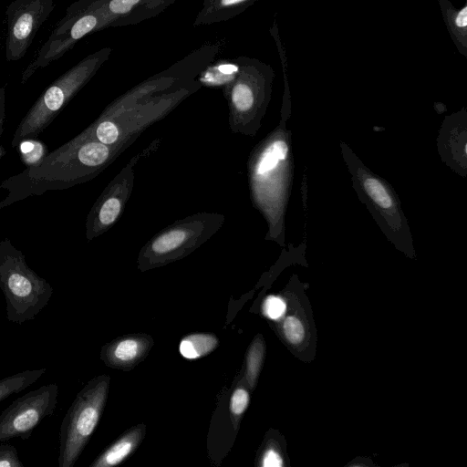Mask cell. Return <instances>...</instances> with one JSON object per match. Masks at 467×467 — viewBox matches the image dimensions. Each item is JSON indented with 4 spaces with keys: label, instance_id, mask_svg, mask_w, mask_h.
<instances>
[{
    "label": "cell",
    "instance_id": "6da1fadb",
    "mask_svg": "<svg viewBox=\"0 0 467 467\" xmlns=\"http://www.w3.org/2000/svg\"><path fill=\"white\" fill-rule=\"evenodd\" d=\"M109 157V146L75 137L48 153L38 166L26 167L5 180L0 187L7 191V195L0 202V209L27 197L90 180L107 164Z\"/></svg>",
    "mask_w": 467,
    "mask_h": 467
},
{
    "label": "cell",
    "instance_id": "7a4b0ae2",
    "mask_svg": "<svg viewBox=\"0 0 467 467\" xmlns=\"http://www.w3.org/2000/svg\"><path fill=\"white\" fill-rule=\"evenodd\" d=\"M111 52L110 47L97 50L53 81L20 121L14 133L12 147L17 146L24 139L37 137L95 76Z\"/></svg>",
    "mask_w": 467,
    "mask_h": 467
},
{
    "label": "cell",
    "instance_id": "3957f363",
    "mask_svg": "<svg viewBox=\"0 0 467 467\" xmlns=\"http://www.w3.org/2000/svg\"><path fill=\"white\" fill-rule=\"evenodd\" d=\"M234 60L237 71L225 84L224 94L229 103L232 129L244 133L248 122L260 119L267 108L275 71L270 65L254 57L241 56Z\"/></svg>",
    "mask_w": 467,
    "mask_h": 467
},
{
    "label": "cell",
    "instance_id": "277c9868",
    "mask_svg": "<svg viewBox=\"0 0 467 467\" xmlns=\"http://www.w3.org/2000/svg\"><path fill=\"white\" fill-rule=\"evenodd\" d=\"M109 27L100 0H77L66 10L47 40L22 74L25 83L38 69L59 59L85 36Z\"/></svg>",
    "mask_w": 467,
    "mask_h": 467
},
{
    "label": "cell",
    "instance_id": "5b68a950",
    "mask_svg": "<svg viewBox=\"0 0 467 467\" xmlns=\"http://www.w3.org/2000/svg\"><path fill=\"white\" fill-rule=\"evenodd\" d=\"M55 0H13L6 7L5 59L23 58L36 33L51 15Z\"/></svg>",
    "mask_w": 467,
    "mask_h": 467
},
{
    "label": "cell",
    "instance_id": "8992f818",
    "mask_svg": "<svg viewBox=\"0 0 467 467\" xmlns=\"http://www.w3.org/2000/svg\"><path fill=\"white\" fill-rule=\"evenodd\" d=\"M78 397L67 428L64 465L70 466L94 431L105 404L109 378L101 377Z\"/></svg>",
    "mask_w": 467,
    "mask_h": 467
},
{
    "label": "cell",
    "instance_id": "52a82bcc",
    "mask_svg": "<svg viewBox=\"0 0 467 467\" xmlns=\"http://www.w3.org/2000/svg\"><path fill=\"white\" fill-rule=\"evenodd\" d=\"M356 176L358 192H363L365 201L370 203L372 213L378 215L379 222L384 223L390 232L400 234L406 223L402 221L404 217L392 190L366 168H358Z\"/></svg>",
    "mask_w": 467,
    "mask_h": 467
},
{
    "label": "cell",
    "instance_id": "ba28073f",
    "mask_svg": "<svg viewBox=\"0 0 467 467\" xmlns=\"http://www.w3.org/2000/svg\"><path fill=\"white\" fill-rule=\"evenodd\" d=\"M176 0H100L109 27L139 24L160 15Z\"/></svg>",
    "mask_w": 467,
    "mask_h": 467
},
{
    "label": "cell",
    "instance_id": "9c48e42d",
    "mask_svg": "<svg viewBox=\"0 0 467 467\" xmlns=\"http://www.w3.org/2000/svg\"><path fill=\"white\" fill-rule=\"evenodd\" d=\"M151 344V338L146 335L122 337L108 347L106 362L117 368H130L146 356Z\"/></svg>",
    "mask_w": 467,
    "mask_h": 467
},
{
    "label": "cell",
    "instance_id": "30bf717a",
    "mask_svg": "<svg viewBox=\"0 0 467 467\" xmlns=\"http://www.w3.org/2000/svg\"><path fill=\"white\" fill-rule=\"evenodd\" d=\"M258 0H203L193 26H207L232 19Z\"/></svg>",
    "mask_w": 467,
    "mask_h": 467
},
{
    "label": "cell",
    "instance_id": "8fae6325",
    "mask_svg": "<svg viewBox=\"0 0 467 467\" xmlns=\"http://www.w3.org/2000/svg\"><path fill=\"white\" fill-rule=\"evenodd\" d=\"M144 433V425L129 430L99 456L93 466L111 467L119 464L135 451Z\"/></svg>",
    "mask_w": 467,
    "mask_h": 467
},
{
    "label": "cell",
    "instance_id": "7c38bea8",
    "mask_svg": "<svg viewBox=\"0 0 467 467\" xmlns=\"http://www.w3.org/2000/svg\"><path fill=\"white\" fill-rule=\"evenodd\" d=\"M447 30L460 54L467 57V3L456 8L450 0H438Z\"/></svg>",
    "mask_w": 467,
    "mask_h": 467
},
{
    "label": "cell",
    "instance_id": "4fadbf2b",
    "mask_svg": "<svg viewBox=\"0 0 467 467\" xmlns=\"http://www.w3.org/2000/svg\"><path fill=\"white\" fill-rule=\"evenodd\" d=\"M192 238L194 237L192 229L186 227V224H182L157 236L151 242L150 250L157 257H167L185 246Z\"/></svg>",
    "mask_w": 467,
    "mask_h": 467
},
{
    "label": "cell",
    "instance_id": "5bb4252c",
    "mask_svg": "<svg viewBox=\"0 0 467 467\" xmlns=\"http://www.w3.org/2000/svg\"><path fill=\"white\" fill-rule=\"evenodd\" d=\"M44 411L42 401H31L21 404L19 410L8 416L5 435L21 433L31 430L39 420Z\"/></svg>",
    "mask_w": 467,
    "mask_h": 467
},
{
    "label": "cell",
    "instance_id": "9a60e30c",
    "mask_svg": "<svg viewBox=\"0 0 467 467\" xmlns=\"http://www.w3.org/2000/svg\"><path fill=\"white\" fill-rule=\"evenodd\" d=\"M218 346V338L213 334L198 333L184 337L179 350L187 359H196L210 354Z\"/></svg>",
    "mask_w": 467,
    "mask_h": 467
},
{
    "label": "cell",
    "instance_id": "2e32d148",
    "mask_svg": "<svg viewBox=\"0 0 467 467\" xmlns=\"http://www.w3.org/2000/svg\"><path fill=\"white\" fill-rule=\"evenodd\" d=\"M265 354V343L258 335L251 344L246 356V379L251 389L255 387Z\"/></svg>",
    "mask_w": 467,
    "mask_h": 467
},
{
    "label": "cell",
    "instance_id": "e0dca14e",
    "mask_svg": "<svg viewBox=\"0 0 467 467\" xmlns=\"http://www.w3.org/2000/svg\"><path fill=\"white\" fill-rule=\"evenodd\" d=\"M21 161L26 167L38 166L48 154L46 144L36 138H26L17 145Z\"/></svg>",
    "mask_w": 467,
    "mask_h": 467
},
{
    "label": "cell",
    "instance_id": "ac0fdd59",
    "mask_svg": "<svg viewBox=\"0 0 467 467\" xmlns=\"http://www.w3.org/2000/svg\"><path fill=\"white\" fill-rule=\"evenodd\" d=\"M249 403V393L244 388H237L234 389L230 400V411L236 420L247 409Z\"/></svg>",
    "mask_w": 467,
    "mask_h": 467
},
{
    "label": "cell",
    "instance_id": "d6986e66",
    "mask_svg": "<svg viewBox=\"0 0 467 467\" xmlns=\"http://www.w3.org/2000/svg\"><path fill=\"white\" fill-rule=\"evenodd\" d=\"M284 333L286 339L292 344H297L304 338V327L299 319L287 317L284 321Z\"/></svg>",
    "mask_w": 467,
    "mask_h": 467
},
{
    "label": "cell",
    "instance_id": "ffe728a7",
    "mask_svg": "<svg viewBox=\"0 0 467 467\" xmlns=\"http://www.w3.org/2000/svg\"><path fill=\"white\" fill-rule=\"evenodd\" d=\"M285 303L278 296H269L263 304L264 315L271 319H279L285 312Z\"/></svg>",
    "mask_w": 467,
    "mask_h": 467
},
{
    "label": "cell",
    "instance_id": "44dd1931",
    "mask_svg": "<svg viewBox=\"0 0 467 467\" xmlns=\"http://www.w3.org/2000/svg\"><path fill=\"white\" fill-rule=\"evenodd\" d=\"M262 465L264 467H280L283 465V461L275 450L270 449L264 454Z\"/></svg>",
    "mask_w": 467,
    "mask_h": 467
},
{
    "label": "cell",
    "instance_id": "7402d4cb",
    "mask_svg": "<svg viewBox=\"0 0 467 467\" xmlns=\"http://www.w3.org/2000/svg\"><path fill=\"white\" fill-rule=\"evenodd\" d=\"M5 115V87L0 88V130H3V122Z\"/></svg>",
    "mask_w": 467,
    "mask_h": 467
},
{
    "label": "cell",
    "instance_id": "603a6c76",
    "mask_svg": "<svg viewBox=\"0 0 467 467\" xmlns=\"http://www.w3.org/2000/svg\"><path fill=\"white\" fill-rule=\"evenodd\" d=\"M2 130H0V138H1ZM4 153H5L4 148L2 147V145L0 143V160H1V158H2Z\"/></svg>",
    "mask_w": 467,
    "mask_h": 467
}]
</instances>
